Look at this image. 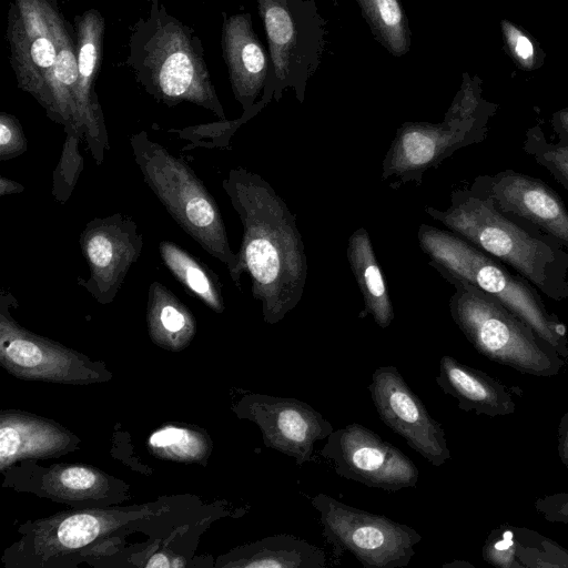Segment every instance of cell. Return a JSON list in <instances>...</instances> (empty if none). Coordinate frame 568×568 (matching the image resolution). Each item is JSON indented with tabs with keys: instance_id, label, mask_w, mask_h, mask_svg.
Returning a JSON list of instances; mask_svg holds the SVG:
<instances>
[{
	"instance_id": "836d02e7",
	"label": "cell",
	"mask_w": 568,
	"mask_h": 568,
	"mask_svg": "<svg viewBox=\"0 0 568 568\" xmlns=\"http://www.w3.org/2000/svg\"><path fill=\"white\" fill-rule=\"evenodd\" d=\"M28 149L19 120L4 111L0 112V160H9L21 155Z\"/></svg>"
},
{
	"instance_id": "2e32d148",
	"label": "cell",
	"mask_w": 568,
	"mask_h": 568,
	"mask_svg": "<svg viewBox=\"0 0 568 568\" xmlns=\"http://www.w3.org/2000/svg\"><path fill=\"white\" fill-rule=\"evenodd\" d=\"M79 242L90 274L78 284L100 304H110L142 253L143 236L131 216L115 213L87 223Z\"/></svg>"
},
{
	"instance_id": "ba28073f",
	"label": "cell",
	"mask_w": 568,
	"mask_h": 568,
	"mask_svg": "<svg viewBox=\"0 0 568 568\" xmlns=\"http://www.w3.org/2000/svg\"><path fill=\"white\" fill-rule=\"evenodd\" d=\"M156 504L133 507H84L28 523L22 537L7 550L4 560L18 567L71 566L115 534L142 525L165 511Z\"/></svg>"
},
{
	"instance_id": "74e56055",
	"label": "cell",
	"mask_w": 568,
	"mask_h": 568,
	"mask_svg": "<svg viewBox=\"0 0 568 568\" xmlns=\"http://www.w3.org/2000/svg\"><path fill=\"white\" fill-rule=\"evenodd\" d=\"M549 122L558 141L568 142V106L555 111Z\"/></svg>"
},
{
	"instance_id": "1f68e13d",
	"label": "cell",
	"mask_w": 568,
	"mask_h": 568,
	"mask_svg": "<svg viewBox=\"0 0 568 568\" xmlns=\"http://www.w3.org/2000/svg\"><path fill=\"white\" fill-rule=\"evenodd\" d=\"M499 27L505 51L519 70L534 72L544 65L546 53L534 36L506 18Z\"/></svg>"
},
{
	"instance_id": "ab89813d",
	"label": "cell",
	"mask_w": 568,
	"mask_h": 568,
	"mask_svg": "<svg viewBox=\"0 0 568 568\" xmlns=\"http://www.w3.org/2000/svg\"><path fill=\"white\" fill-rule=\"evenodd\" d=\"M460 566L462 567H471L473 568V566L470 564L465 562V561H458V562L454 561L452 564H446L443 567H460Z\"/></svg>"
},
{
	"instance_id": "8992f818",
	"label": "cell",
	"mask_w": 568,
	"mask_h": 568,
	"mask_svg": "<svg viewBox=\"0 0 568 568\" xmlns=\"http://www.w3.org/2000/svg\"><path fill=\"white\" fill-rule=\"evenodd\" d=\"M130 145L145 184L179 226L226 266L240 288V256L230 246L222 214L203 182L186 162L151 140L145 131L131 135Z\"/></svg>"
},
{
	"instance_id": "30bf717a",
	"label": "cell",
	"mask_w": 568,
	"mask_h": 568,
	"mask_svg": "<svg viewBox=\"0 0 568 568\" xmlns=\"http://www.w3.org/2000/svg\"><path fill=\"white\" fill-rule=\"evenodd\" d=\"M320 514L322 535L336 556L352 554L364 568H403L415 555L422 535L406 524L349 506L326 494L311 499Z\"/></svg>"
},
{
	"instance_id": "f546056e",
	"label": "cell",
	"mask_w": 568,
	"mask_h": 568,
	"mask_svg": "<svg viewBox=\"0 0 568 568\" xmlns=\"http://www.w3.org/2000/svg\"><path fill=\"white\" fill-rule=\"evenodd\" d=\"M264 106L265 104L260 100L252 110L243 112L236 120L225 119L183 129H170L169 132L178 134L182 140L190 141V144L182 149L184 151L194 148L229 149L230 140L235 131L262 111Z\"/></svg>"
},
{
	"instance_id": "7a4b0ae2",
	"label": "cell",
	"mask_w": 568,
	"mask_h": 568,
	"mask_svg": "<svg viewBox=\"0 0 568 568\" xmlns=\"http://www.w3.org/2000/svg\"><path fill=\"white\" fill-rule=\"evenodd\" d=\"M424 211L497 258L554 301L568 297V251L555 237L497 209L474 186L454 190L446 210Z\"/></svg>"
},
{
	"instance_id": "7c38bea8",
	"label": "cell",
	"mask_w": 568,
	"mask_h": 568,
	"mask_svg": "<svg viewBox=\"0 0 568 568\" xmlns=\"http://www.w3.org/2000/svg\"><path fill=\"white\" fill-rule=\"evenodd\" d=\"M57 0H12L7 14L9 63L18 88L47 112L58 45L52 10Z\"/></svg>"
},
{
	"instance_id": "8d00e7d4",
	"label": "cell",
	"mask_w": 568,
	"mask_h": 568,
	"mask_svg": "<svg viewBox=\"0 0 568 568\" xmlns=\"http://www.w3.org/2000/svg\"><path fill=\"white\" fill-rule=\"evenodd\" d=\"M557 453L562 465L568 468V412L564 414L558 424Z\"/></svg>"
},
{
	"instance_id": "4dcf8cb0",
	"label": "cell",
	"mask_w": 568,
	"mask_h": 568,
	"mask_svg": "<svg viewBox=\"0 0 568 568\" xmlns=\"http://www.w3.org/2000/svg\"><path fill=\"white\" fill-rule=\"evenodd\" d=\"M523 150L568 191V142H549L542 128L535 124L525 133Z\"/></svg>"
},
{
	"instance_id": "603a6c76",
	"label": "cell",
	"mask_w": 568,
	"mask_h": 568,
	"mask_svg": "<svg viewBox=\"0 0 568 568\" xmlns=\"http://www.w3.org/2000/svg\"><path fill=\"white\" fill-rule=\"evenodd\" d=\"M324 550L290 534H277L236 547L217 559L232 568H325Z\"/></svg>"
},
{
	"instance_id": "6da1fadb",
	"label": "cell",
	"mask_w": 568,
	"mask_h": 568,
	"mask_svg": "<svg viewBox=\"0 0 568 568\" xmlns=\"http://www.w3.org/2000/svg\"><path fill=\"white\" fill-rule=\"evenodd\" d=\"M222 186L243 225L241 271L251 277L264 322L276 324L297 306L307 278L296 216L257 173L232 169Z\"/></svg>"
},
{
	"instance_id": "d4e9b609",
	"label": "cell",
	"mask_w": 568,
	"mask_h": 568,
	"mask_svg": "<svg viewBox=\"0 0 568 568\" xmlns=\"http://www.w3.org/2000/svg\"><path fill=\"white\" fill-rule=\"evenodd\" d=\"M146 325L152 342L171 352L187 347L196 333V321L189 307L160 282L149 286Z\"/></svg>"
},
{
	"instance_id": "277c9868",
	"label": "cell",
	"mask_w": 568,
	"mask_h": 568,
	"mask_svg": "<svg viewBox=\"0 0 568 568\" xmlns=\"http://www.w3.org/2000/svg\"><path fill=\"white\" fill-rule=\"evenodd\" d=\"M417 237L428 264L443 277H456L498 300L568 362L566 326L527 280L449 230L423 223Z\"/></svg>"
},
{
	"instance_id": "8fae6325",
	"label": "cell",
	"mask_w": 568,
	"mask_h": 568,
	"mask_svg": "<svg viewBox=\"0 0 568 568\" xmlns=\"http://www.w3.org/2000/svg\"><path fill=\"white\" fill-rule=\"evenodd\" d=\"M17 301L10 292L0 300V363L11 375L23 381L89 385L112 378L103 362L22 327L11 316Z\"/></svg>"
},
{
	"instance_id": "f1b7e54d",
	"label": "cell",
	"mask_w": 568,
	"mask_h": 568,
	"mask_svg": "<svg viewBox=\"0 0 568 568\" xmlns=\"http://www.w3.org/2000/svg\"><path fill=\"white\" fill-rule=\"evenodd\" d=\"M518 568H568V550L525 528L514 527Z\"/></svg>"
},
{
	"instance_id": "e575fe53",
	"label": "cell",
	"mask_w": 568,
	"mask_h": 568,
	"mask_svg": "<svg viewBox=\"0 0 568 568\" xmlns=\"http://www.w3.org/2000/svg\"><path fill=\"white\" fill-rule=\"evenodd\" d=\"M534 508L545 520L568 526V491L541 496Z\"/></svg>"
},
{
	"instance_id": "83f0119b",
	"label": "cell",
	"mask_w": 568,
	"mask_h": 568,
	"mask_svg": "<svg viewBox=\"0 0 568 568\" xmlns=\"http://www.w3.org/2000/svg\"><path fill=\"white\" fill-rule=\"evenodd\" d=\"M374 38L394 57L412 44L405 10L399 0H356Z\"/></svg>"
},
{
	"instance_id": "4fadbf2b",
	"label": "cell",
	"mask_w": 568,
	"mask_h": 568,
	"mask_svg": "<svg viewBox=\"0 0 568 568\" xmlns=\"http://www.w3.org/2000/svg\"><path fill=\"white\" fill-rule=\"evenodd\" d=\"M321 455L337 475L369 488L397 491L415 487L419 477L408 456L358 423L333 430Z\"/></svg>"
},
{
	"instance_id": "ffe728a7",
	"label": "cell",
	"mask_w": 568,
	"mask_h": 568,
	"mask_svg": "<svg viewBox=\"0 0 568 568\" xmlns=\"http://www.w3.org/2000/svg\"><path fill=\"white\" fill-rule=\"evenodd\" d=\"M80 439L60 424L14 409L0 414V468L26 458H51L79 446Z\"/></svg>"
},
{
	"instance_id": "5bb4252c",
	"label": "cell",
	"mask_w": 568,
	"mask_h": 568,
	"mask_svg": "<svg viewBox=\"0 0 568 568\" xmlns=\"http://www.w3.org/2000/svg\"><path fill=\"white\" fill-rule=\"evenodd\" d=\"M233 410L257 425L265 447L293 457L298 466L310 462L316 442L334 430L321 413L296 398L251 393Z\"/></svg>"
},
{
	"instance_id": "5b68a950",
	"label": "cell",
	"mask_w": 568,
	"mask_h": 568,
	"mask_svg": "<svg viewBox=\"0 0 568 568\" xmlns=\"http://www.w3.org/2000/svg\"><path fill=\"white\" fill-rule=\"evenodd\" d=\"M478 75L463 73L459 90L440 123L404 122L382 163V180L393 190L422 184L423 175L457 150L483 142L498 104L483 95Z\"/></svg>"
},
{
	"instance_id": "44dd1931",
	"label": "cell",
	"mask_w": 568,
	"mask_h": 568,
	"mask_svg": "<svg viewBox=\"0 0 568 568\" xmlns=\"http://www.w3.org/2000/svg\"><path fill=\"white\" fill-rule=\"evenodd\" d=\"M435 381L465 412L498 417L511 415L516 410L515 396L508 386L453 356L444 355L440 358Z\"/></svg>"
},
{
	"instance_id": "d6a6232c",
	"label": "cell",
	"mask_w": 568,
	"mask_h": 568,
	"mask_svg": "<svg viewBox=\"0 0 568 568\" xmlns=\"http://www.w3.org/2000/svg\"><path fill=\"white\" fill-rule=\"evenodd\" d=\"M65 139L59 163L53 173L52 195L64 204L83 170V156L79 145L84 133L78 129L65 131Z\"/></svg>"
},
{
	"instance_id": "d6986e66",
	"label": "cell",
	"mask_w": 568,
	"mask_h": 568,
	"mask_svg": "<svg viewBox=\"0 0 568 568\" xmlns=\"http://www.w3.org/2000/svg\"><path fill=\"white\" fill-rule=\"evenodd\" d=\"M221 47L235 100L243 112L254 108L265 87L270 57L257 38L247 12L223 13Z\"/></svg>"
},
{
	"instance_id": "9c48e42d",
	"label": "cell",
	"mask_w": 568,
	"mask_h": 568,
	"mask_svg": "<svg viewBox=\"0 0 568 568\" xmlns=\"http://www.w3.org/2000/svg\"><path fill=\"white\" fill-rule=\"evenodd\" d=\"M268 45L270 71L261 101L278 102L292 89L305 100L310 78L325 48L326 21L314 0H257Z\"/></svg>"
},
{
	"instance_id": "f35d334b",
	"label": "cell",
	"mask_w": 568,
	"mask_h": 568,
	"mask_svg": "<svg viewBox=\"0 0 568 568\" xmlns=\"http://www.w3.org/2000/svg\"><path fill=\"white\" fill-rule=\"evenodd\" d=\"M24 191V186L13 180L6 176L0 178V195H8L14 193H21Z\"/></svg>"
},
{
	"instance_id": "3957f363",
	"label": "cell",
	"mask_w": 568,
	"mask_h": 568,
	"mask_svg": "<svg viewBox=\"0 0 568 568\" xmlns=\"http://www.w3.org/2000/svg\"><path fill=\"white\" fill-rule=\"evenodd\" d=\"M128 49L125 65L156 102H189L226 119L201 38L160 0H151L146 13L129 28Z\"/></svg>"
},
{
	"instance_id": "d590c367",
	"label": "cell",
	"mask_w": 568,
	"mask_h": 568,
	"mask_svg": "<svg viewBox=\"0 0 568 568\" xmlns=\"http://www.w3.org/2000/svg\"><path fill=\"white\" fill-rule=\"evenodd\" d=\"M142 566L146 568H178L185 567L186 562L182 557L168 551H155L142 562Z\"/></svg>"
},
{
	"instance_id": "e0dca14e",
	"label": "cell",
	"mask_w": 568,
	"mask_h": 568,
	"mask_svg": "<svg viewBox=\"0 0 568 568\" xmlns=\"http://www.w3.org/2000/svg\"><path fill=\"white\" fill-rule=\"evenodd\" d=\"M497 209L538 227L568 251V210L561 197L542 180L510 169L474 179Z\"/></svg>"
},
{
	"instance_id": "9a60e30c",
	"label": "cell",
	"mask_w": 568,
	"mask_h": 568,
	"mask_svg": "<svg viewBox=\"0 0 568 568\" xmlns=\"http://www.w3.org/2000/svg\"><path fill=\"white\" fill-rule=\"evenodd\" d=\"M368 390L381 420L412 449L433 466L450 459L442 424L432 417L395 366L376 368Z\"/></svg>"
},
{
	"instance_id": "ac0fdd59",
	"label": "cell",
	"mask_w": 568,
	"mask_h": 568,
	"mask_svg": "<svg viewBox=\"0 0 568 568\" xmlns=\"http://www.w3.org/2000/svg\"><path fill=\"white\" fill-rule=\"evenodd\" d=\"M73 22L80 120L91 155L97 164H101L105 150H109V142L94 82L102 59L105 20L99 10L88 9L77 14Z\"/></svg>"
},
{
	"instance_id": "52a82bcc",
	"label": "cell",
	"mask_w": 568,
	"mask_h": 568,
	"mask_svg": "<svg viewBox=\"0 0 568 568\" xmlns=\"http://www.w3.org/2000/svg\"><path fill=\"white\" fill-rule=\"evenodd\" d=\"M449 312L477 352L521 374L551 377L567 363L549 344L498 300L453 276Z\"/></svg>"
},
{
	"instance_id": "cb8c5ba5",
	"label": "cell",
	"mask_w": 568,
	"mask_h": 568,
	"mask_svg": "<svg viewBox=\"0 0 568 568\" xmlns=\"http://www.w3.org/2000/svg\"><path fill=\"white\" fill-rule=\"evenodd\" d=\"M346 255L364 300L359 318L371 315L379 327L387 328L395 313L369 234L364 227L356 229L349 236Z\"/></svg>"
},
{
	"instance_id": "7402d4cb",
	"label": "cell",
	"mask_w": 568,
	"mask_h": 568,
	"mask_svg": "<svg viewBox=\"0 0 568 568\" xmlns=\"http://www.w3.org/2000/svg\"><path fill=\"white\" fill-rule=\"evenodd\" d=\"M126 485L100 469L82 464H58L44 468L37 493L72 505L100 506L125 500Z\"/></svg>"
},
{
	"instance_id": "4316f807",
	"label": "cell",
	"mask_w": 568,
	"mask_h": 568,
	"mask_svg": "<svg viewBox=\"0 0 568 568\" xmlns=\"http://www.w3.org/2000/svg\"><path fill=\"white\" fill-rule=\"evenodd\" d=\"M205 430L187 425L168 424L154 430L148 447L158 458L176 463L204 464L212 452Z\"/></svg>"
},
{
	"instance_id": "484cf974",
	"label": "cell",
	"mask_w": 568,
	"mask_h": 568,
	"mask_svg": "<svg viewBox=\"0 0 568 568\" xmlns=\"http://www.w3.org/2000/svg\"><path fill=\"white\" fill-rule=\"evenodd\" d=\"M160 256L185 290L216 313L224 312L222 286L217 275L172 241L159 244Z\"/></svg>"
}]
</instances>
